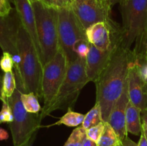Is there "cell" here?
<instances>
[{"label": "cell", "instance_id": "1", "mask_svg": "<svg viewBox=\"0 0 147 146\" xmlns=\"http://www.w3.org/2000/svg\"><path fill=\"white\" fill-rule=\"evenodd\" d=\"M134 59L132 50L123 43L121 28L109 62L95 82L96 102L100 104L104 122L108 121L113 106L123 92L128 80L129 65Z\"/></svg>", "mask_w": 147, "mask_h": 146}, {"label": "cell", "instance_id": "2", "mask_svg": "<svg viewBox=\"0 0 147 146\" xmlns=\"http://www.w3.org/2000/svg\"><path fill=\"white\" fill-rule=\"evenodd\" d=\"M119 5L123 43L135 58L143 62L147 50V0H122Z\"/></svg>", "mask_w": 147, "mask_h": 146}, {"label": "cell", "instance_id": "3", "mask_svg": "<svg viewBox=\"0 0 147 146\" xmlns=\"http://www.w3.org/2000/svg\"><path fill=\"white\" fill-rule=\"evenodd\" d=\"M17 46L20 63L14 65V74L22 83V92H34L42 97L41 90L43 66L34 44L20 21L17 30Z\"/></svg>", "mask_w": 147, "mask_h": 146}, {"label": "cell", "instance_id": "4", "mask_svg": "<svg viewBox=\"0 0 147 146\" xmlns=\"http://www.w3.org/2000/svg\"><path fill=\"white\" fill-rule=\"evenodd\" d=\"M32 4L36 29L40 48V59L44 66L50 62L59 49L58 8L38 0Z\"/></svg>", "mask_w": 147, "mask_h": 146}, {"label": "cell", "instance_id": "5", "mask_svg": "<svg viewBox=\"0 0 147 146\" xmlns=\"http://www.w3.org/2000/svg\"><path fill=\"white\" fill-rule=\"evenodd\" d=\"M86 72V58H78L68 65L65 78L48 108L42 111L41 120L57 110H65L76 103L82 89L89 82Z\"/></svg>", "mask_w": 147, "mask_h": 146}, {"label": "cell", "instance_id": "6", "mask_svg": "<svg viewBox=\"0 0 147 146\" xmlns=\"http://www.w3.org/2000/svg\"><path fill=\"white\" fill-rule=\"evenodd\" d=\"M16 77V76H15ZM17 88L11 97L6 101L11 107L14 120L9 123L14 146H22L28 142L41 127V117L39 114L30 113L25 110L21 100L22 83L16 77Z\"/></svg>", "mask_w": 147, "mask_h": 146}, {"label": "cell", "instance_id": "7", "mask_svg": "<svg viewBox=\"0 0 147 146\" xmlns=\"http://www.w3.org/2000/svg\"><path fill=\"white\" fill-rule=\"evenodd\" d=\"M57 30L59 47L64 52L69 65L78 57L73 51L75 43L80 40H87L86 29L72 8H58Z\"/></svg>", "mask_w": 147, "mask_h": 146}, {"label": "cell", "instance_id": "8", "mask_svg": "<svg viewBox=\"0 0 147 146\" xmlns=\"http://www.w3.org/2000/svg\"><path fill=\"white\" fill-rule=\"evenodd\" d=\"M67 58L60 47L55 57L43 66L41 90L44 98L42 111L48 108L55 98L67 74Z\"/></svg>", "mask_w": 147, "mask_h": 146}, {"label": "cell", "instance_id": "9", "mask_svg": "<svg viewBox=\"0 0 147 146\" xmlns=\"http://www.w3.org/2000/svg\"><path fill=\"white\" fill-rule=\"evenodd\" d=\"M71 8L86 29L93 24L112 19L109 0H74Z\"/></svg>", "mask_w": 147, "mask_h": 146}, {"label": "cell", "instance_id": "10", "mask_svg": "<svg viewBox=\"0 0 147 146\" xmlns=\"http://www.w3.org/2000/svg\"><path fill=\"white\" fill-rule=\"evenodd\" d=\"M121 27L113 19L93 24L86 29L87 40L91 44L101 50L113 48L115 40Z\"/></svg>", "mask_w": 147, "mask_h": 146}, {"label": "cell", "instance_id": "11", "mask_svg": "<svg viewBox=\"0 0 147 146\" xmlns=\"http://www.w3.org/2000/svg\"><path fill=\"white\" fill-rule=\"evenodd\" d=\"M128 91L129 100L136 107L142 112L147 109V84L142 74L140 62L136 59L129 65Z\"/></svg>", "mask_w": 147, "mask_h": 146}, {"label": "cell", "instance_id": "12", "mask_svg": "<svg viewBox=\"0 0 147 146\" xmlns=\"http://www.w3.org/2000/svg\"><path fill=\"white\" fill-rule=\"evenodd\" d=\"M12 12L13 9L8 16L0 17V47L14 57L19 55L17 37L20 19L16 10Z\"/></svg>", "mask_w": 147, "mask_h": 146}, {"label": "cell", "instance_id": "13", "mask_svg": "<svg viewBox=\"0 0 147 146\" xmlns=\"http://www.w3.org/2000/svg\"><path fill=\"white\" fill-rule=\"evenodd\" d=\"M129 102V96L127 80L123 92L113 106L107 121V123L113 127L121 140H123L127 136L128 132L126 127V113Z\"/></svg>", "mask_w": 147, "mask_h": 146}, {"label": "cell", "instance_id": "14", "mask_svg": "<svg viewBox=\"0 0 147 146\" xmlns=\"http://www.w3.org/2000/svg\"><path fill=\"white\" fill-rule=\"evenodd\" d=\"M12 1L15 6V10L20 17L22 24L30 34L40 57V48L37 38L35 17L32 4L30 0H12Z\"/></svg>", "mask_w": 147, "mask_h": 146}, {"label": "cell", "instance_id": "15", "mask_svg": "<svg viewBox=\"0 0 147 146\" xmlns=\"http://www.w3.org/2000/svg\"><path fill=\"white\" fill-rule=\"evenodd\" d=\"M112 51L113 48L104 51L90 44L89 52L86 58V72L90 82H96L107 64Z\"/></svg>", "mask_w": 147, "mask_h": 146}, {"label": "cell", "instance_id": "16", "mask_svg": "<svg viewBox=\"0 0 147 146\" xmlns=\"http://www.w3.org/2000/svg\"><path fill=\"white\" fill-rule=\"evenodd\" d=\"M141 113L140 109L136 107L129 100L126 113V127L128 133L134 135H141L143 129Z\"/></svg>", "mask_w": 147, "mask_h": 146}, {"label": "cell", "instance_id": "17", "mask_svg": "<svg viewBox=\"0 0 147 146\" xmlns=\"http://www.w3.org/2000/svg\"><path fill=\"white\" fill-rule=\"evenodd\" d=\"M84 118V115L73 111L71 107H70L67 109V113L63 117H60L58 121L50 125L46 126V127H50L54 125H64L67 127H77L83 124Z\"/></svg>", "mask_w": 147, "mask_h": 146}, {"label": "cell", "instance_id": "18", "mask_svg": "<svg viewBox=\"0 0 147 146\" xmlns=\"http://www.w3.org/2000/svg\"><path fill=\"white\" fill-rule=\"evenodd\" d=\"M103 120L102 117L101 109H100V104L98 102H96V104L93 106V108L85 115L84 120L83 122L82 126L85 129L90 128V127L98 125L99 123H103Z\"/></svg>", "mask_w": 147, "mask_h": 146}, {"label": "cell", "instance_id": "19", "mask_svg": "<svg viewBox=\"0 0 147 146\" xmlns=\"http://www.w3.org/2000/svg\"><path fill=\"white\" fill-rule=\"evenodd\" d=\"M121 140L113 130V127L107 123H105V128L100 140L98 142V146H116Z\"/></svg>", "mask_w": 147, "mask_h": 146}, {"label": "cell", "instance_id": "20", "mask_svg": "<svg viewBox=\"0 0 147 146\" xmlns=\"http://www.w3.org/2000/svg\"><path fill=\"white\" fill-rule=\"evenodd\" d=\"M16 88H17V81H16L14 72H13V71L4 72L3 76L2 102H6L7 98L11 97Z\"/></svg>", "mask_w": 147, "mask_h": 146}, {"label": "cell", "instance_id": "21", "mask_svg": "<svg viewBox=\"0 0 147 146\" xmlns=\"http://www.w3.org/2000/svg\"><path fill=\"white\" fill-rule=\"evenodd\" d=\"M21 100L24 108L28 113L39 114L41 107L38 101V97L34 92L21 93Z\"/></svg>", "mask_w": 147, "mask_h": 146}, {"label": "cell", "instance_id": "22", "mask_svg": "<svg viewBox=\"0 0 147 146\" xmlns=\"http://www.w3.org/2000/svg\"><path fill=\"white\" fill-rule=\"evenodd\" d=\"M87 137V130L83 126L75 129L63 146H82Z\"/></svg>", "mask_w": 147, "mask_h": 146}, {"label": "cell", "instance_id": "23", "mask_svg": "<svg viewBox=\"0 0 147 146\" xmlns=\"http://www.w3.org/2000/svg\"><path fill=\"white\" fill-rule=\"evenodd\" d=\"M90 43L88 40H80L75 43L73 46V51L78 57L81 58H86L90 50Z\"/></svg>", "mask_w": 147, "mask_h": 146}, {"label": "cell", "instance_id": "24", "mask_svg": "<svg viewBox=\"0 0 147 146\" xmlns=\"http://www.w3.org/2000/svg\"><path fill=\"white\" fill-rule=\"evenodd\" d=\"M14 67L13 57L10 53L4 52L0 60V67L4 72L12 71Z\"/></svg>", "mask_w": 147, "mask_h": 146}, {"label": "cell", "instance_id": "25", "mask_svg": "<svg viewBox=\"0 0 147 146\" xmlns=\"http://www.w3.org/2000/svg\"><path fill=\"white\" fill-rule=\"evenodd\" d=\"M105 123L106 122H103V123H99L97 125L93 126V127L88 129L87 137L90 138V140H93V141L98 143V140H100V137H101L103 130H104Z\"/></svg>", "mask_w": 147, "mask_h": 146}, {"label": "cell", "instance_id": "26", "mask_svg": "<svg viewBox=\"0 0 147 146\" xmlns=\"http://www.w3.org/2000/svg\"><path fill=\"white\" fill-rule=\"evenodd\" d=\"M14 120L12 110L7 101L4 102L0 112V124L4 123H11Z\"/></svg>", "mask_w": 147, "mask_h": 146}, {"label": "cell", "instance_id": "27", "mask_svg": "<svg viewBox=\"0 0 147 146\" xmlns=\"http://www.w3.org/2000/svg\"><path fill=\"white\" fill-rule=\"evenodd\" d=\"M12 8L9 0H0V17H5L10 14Z\"/></svg>", "mask_w": 147, "mask_h": 146}, {"label": "cell", "instance_id": "28", "mask_svg": "<svg viewBox=\"0 0 147 146\" xmlns=\"http://www.w3.org/2000/svg\"><path fill=\"white\" fill-rule=\"evenodd\" d=\"M55 7L57 8H71L72 0H53Z\"/></svg>", "mask_w": 147, "mask_h": 146}, {"label": "cell", "instance_id": "29", "mask_svg": "<svg viewBox=\"0 0 147 146\" xmlns=\"http://www.w3.org/2000/svg\"><path fill=\"white\" fill-rule=\"evenodd\" d=\"M123 146H138V143H136L134 141L129 138L128 136H126L123 140H121Z\"/></svg>", "mask_w": 147, "mask_h": 146}, {"label": "cell", "instance_id": "30", "mask_svg": "<svg viewBox=\"0 0 147 146\" xmlns=\"http://www.w3.org/2000/svg\"><path fill=\"white\" fill-rule=\"evenodd\" d=\"M138 146H147V138L144 133L143 129H142V132L141 133L140 139H139V141L138 143Z\"/></svg>", "mask_w": 147, "mask_h": 146}, {"label": "cell", "instance_id": "31", "mask_svg": "<svg viewBox=\"0 0 147 146\" xmlns=\"http://www.w3.org/2000/svg\"><path fill=\"white\" fill-rule=\"evenodd\" d=\"M142 127L147 130V109L142 112Z\"/></svg>", "mask_w": 147, "mask_h": 146}, {"label": "cell", "instance_id": "32", "mask_svg": "<svg viewBox=\"0 0 147 146\" xmlns=\"http://www.w3.org/2000/svg\"><path fill=\"white\" fill-rule=\"evenodd\" d=\"M82 146H98V143L87 137L83 142V144Z\"/></svg>", "mask_w": 147, "mask_h": 146}, {"label": "cell", "instance_id": "33", "mask_svg": "<svg viewBox=\"0 0 147 146\" xmlns=\"http://www.w3.org/2000/svg\"><path fill=\"white\" fill-rule=\"evenodd\" d=\"M9 138V134L4 129L0 127V140H5Z\"/></svg>", "mask_w": 147, "mask_h": 146}, {"label": "cell", "instance_id": "34", "mask_svg": "<svg viewBox=\"0 0 147 146\" xmlns=\"http://www.w3.org/2000/svg\"><path fill=\"white\" fill-rule=\"evenodd\" d=\"M36 135H37V133L36 134H34V135L32 137V138L30 139V140H29L28 142H27L26 143H24V145H22V146H32V144L34 143V139H35L36 137Z\"/></svg>", "mask_w": 147, "mask_h": 146}, {"label": "cell", "instance_id": "35", "mask_svg": "<svg viewBox=\"0 0 147 146\" xmlns=\"http://www.w3.org/2000/svg\"><path fill=\"white\" fill-rule=\"evenodd\" d=\"M2 88H3V77L0 75V100L2 101Z\"/></svg>", "mask_w": 147, "mask_h": 146}, {"label": "cell", "instance_id": "36", "mask_svg": "<svg viewBox=\"0 0 147 146\" xmlns=\"http://www.w3.org/2000/svg\"><path fill=\"white\" fill-rule=\"evenodd\" d=\"M109 3H110L111 6L113 7V6L115 5V4H120V3L121 2L122 0H109Z\"/></svg>", "mask_w": 147, "mask_h": 146}, {"label": "cell", "instance_id": "37", "mask_svg": "<svg viewBox=\"0 0 147 146\" xmlns=\"http://www.w3.org/2000/svg\"><path fill=\"white\" fill-rule=\"evenodd\" d=\"M41 1H43V2H44V3H45V4H47V5L53 6V7H55L54 3H53V0H41Z\"/></svg>", "mask_w": 147, "mask_h": 146}, {"label": "cell", "instance_id": "38", "mask_svg": "<svg viewBox=\"0 0 147 146\" xmlns=\"http://www.w3.org/2000/svg\"><path fill=\"white\" fill-rule=\"evenodd\" d=\"M143 131H144V133L145 135H146V138H147V130H145L144 128H143Z\"/></svg>", "mask_w": 147, "mask_h": 146}, {"label": "cell", "instance_id": "39", "mask_svg": "<svg viewBox=\"0 0 147 146\" xmlns=\"http://www.w3.org/2000/svg\"><path fill=\"white\" fill-rule=\"evenodd\" d=\"M144 62H146L147 63V50H146V57H145V60Z\"/></svg>", "mask_w": 147, "mask_h": 146}, {"label": "cell", "instance_id": "40", "mask_svg": "<svg viewBox=\"0 0 147 146\" xmlns=\"http://www.w3.org/2000/svg\"><path fill=\"white\" fill-rule=\"evenodd\" d=\"M38 1V0H30V1H31L32 3L34 2V1Z\"/></svg>", "mask_w": 147, "mask_h": 146}, {"label": "cell", "instance_id": "41", "mask_svg": "<svg viewBox=\"0 0 147 146\" xmlns=\"http://www.w3.org/2000/svg\"><path fill=\"white\" fill-rule=\"evenodd\" d=\"M72 1H74V0H72Z\"/></svg>", "mask_w": 147, "mask_h": 146}]
</instances>
